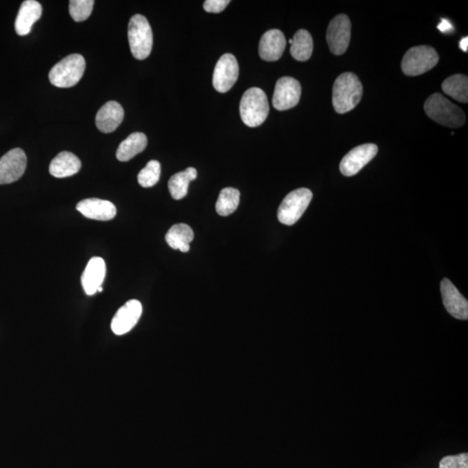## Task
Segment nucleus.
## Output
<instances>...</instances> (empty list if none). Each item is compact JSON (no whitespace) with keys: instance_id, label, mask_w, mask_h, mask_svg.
I'll list each match as a JSON object with an SVG mask.
<instances>
[{"instance_id":"1","label":"nucleus","mask_w":468,"mask_h":468,"mask_svg":"<svg viewBox=\"0 0 468 468\" xmlns=\"http://www.w3.org/2000/svg\"><path fill=\"white\" fill-rule=\"evenodd\" d=\"M362 96L361 81L354 73H343L335 81L332 90V104L338 114H345L354 109Z\"/></svg>"},{"instance_id":"31","label":"nucleus","mask_w":468,"mask_h":468,"mask_svg":"<svg viewBox=\"0 0 468 468\" xmlns=\"http://www.w3.org/2000/svg\"><path fill=\"white\" fill-rule=\"evenodd\" d=\"M458 468H468V454L463 453L457 454Z\"/></svg>"},{"instance_id":"23","label":"nucleus","mask_w":468,"mask_h":468,"mask_svg":"<svg viewBox=\"0 0 468 468\" xmlns=\"http://www.w3.org/2000/svg\"><path fill=\"white\" fill-rule=\"evenodd\" d=\"M196 178L197 171L194 167H188L186 170L174 174L168 181L171 196L177 201L186 197L190 183Z\"/></svg>"},{"instance_id":"27","label":"nucleus","mask_w":468,"mask_h":468,"mask_svg":"<svg viewBox=\"0 0 468 468\" xmlns=\"http://www.w3.org/2000/svg\"><path fill=\"white\" fill-rule=\"evenodd\" d=\"M161 164L159 161L152 160L149 161L146 167L141 170L138 174V183L143 187H154L160 180Z\"/></svg>"},{"instance_id":"4","label":"nucleus","mask_w":468,"mask_h":468,"mask_svg":"<svg viewBox=\"0 0 468 468\" xmlns=\"http://www.w3.org/2000/svg\"><path fill=\"white\" fill-rule=\"evenodd\" d=\"M85 59L80 54H72L52 67L50 82L59 88H70L79 82L85 70Z\"/></svg>"},{"instance_id":"8","label":"nucleus","mask_w":468,"mask_h":468,"mask_svg":"<svg viewBox=\"0 0 468 468\" xmlns=\"http://www.w3.org/2000/svg\"><path fill=\"white\" fill-rule=\"evenodd\" d=\"M352 37V22L348 16L340 14L329 23L326 39L335 55H342L348 49Z\"/></svg>"},{"instance_id":"22","label":"nucleus","mask_w":468,"mask_h":468,"mask_svg":"<svg viewBox=\"0 0 468 468\" xmlns=\"http://www.w3.org/2000/svg\"><path fill=\"white\" fill-rule=\"evenodd\" d=\"M147 136L143 133L131 134L119 145L116 151V158L120 161H129L146 149Z\"/></svg>"},{"instance_id":"28","label":"nucleus","mask_w":468,"mask_h":468,"mask_svg":"<svg viewBox=\"0 0 468 468\" xmlns=\"http://www.w3.org/2000/svg\"><path fill=\"white\" fill-rule=\"evenodd\" d=\"M93 0H72L70 1V14L76 22H83L92 15Z\"/></svg>"},{"instance_id":"33","label":"nucleus","mask_w":468,"mask_h":468,"mask_svg":"<svg viewBox=\"0 0 468 468\" xmlns=\"http://www.w3.org/2000/svg\"><path fill=\"white\" fill-rule=\"evenodd\" d=\"M460 49L463 50V52H467V50H468V38H467V37H466V38H463L462 39L460 40Z\"/></svg>"},{"instance_id":"29","label":"nucleus","mask_w":468,"mask_h":468,"mask_svg":"<svg viewBox=\"0 0 468 468\" xmlns=\"http://www.w3.org/2000/svg\"><path fill=\"white\" fill-rule=\"evenodd\" d=\"M229 4H230L229 0H207L204 2L203 8L207 12L220 13L223 12Z\"/></svg>"},{"instance_id":"18","label":"nucleus","mask_w":468,"mask_h":468,"mask_svg":"<svg viewBox=\"0 0 468 468\" xmlns=\"http://www.w3.org/2000/svg\"><path fill=\"white\" fill-rule=\"evenodd\" d=\"M123 108L119 103L110 101L101 108L96 116V125L101 132L111 133L122 123Z\"/></svg>"},{"instance_id":"11","label":"nucleus","mask_w":468,"mask_h":468,"mask_svg":"<svg viewBox=\"0 0 468 468\" xmlns=\"http://www.w3.org/2000/svg\"><path fill=\"white\" fill-rule=\"evenodd\" d=\"M378 152V147L373 143L360 145L358 147L349 151L345 157L343 158L340 163V171L345 176H353L358 173L360 170L370 161L373 160Z\"/></svg>"},{"instance_id":"7","label":"nucleus","mask_w":468,"mask_h":468,"mask_svg":"<svg viewBox=\"0 0 468 468\" xmlns=\"http://www.w3.org/2000/svg\"><path fill=\"white\" fill-rule=\"evenodd\" d=\"M312 197V192L308 188H298L291 192L278 207V221L286 225H294L307 210Z\"/></svg>"},{"instance_id":"9","label":"nucleus","mask_w":468,"mask_h":468,"mask_svg":"<svg viewBox=\"0 0 468 468\" xmlns=\"http://www.w3.org/2000/svg\"><path fill=\"white\" fill-rule=\"evenodd\" d=\"M301 92L298 80L289 77H281L276 83L272 105L279 111L292 109L299 103Z\"/></svg>"},{"instance_id":"6","label":"nucleus","mask_w":468,"mask_h":468,"mask_svg":"<svg viewBox=\"0 0 468 468\" xmlns=\"http://www.w3.org/2000/svg\"><path fill=\"white\" fill-rule=\"evenodd\" d=\"M438 62L439 56L433 47L416 46L407 50L404 55L402 70L407 76H419L433 69Z\"/></svg>"},{"instance_id":"5","label":"nucleus","mask_w":468,"mask_h":468,"mask_svg":"<svg viewBox=\"0 0 468 468\" xmlns=\"http://www.w3.org/2000/svg\"><path fill=\"white\" fill-rule=\"evenodd\" d=\"M128 38L134 59L144 60L150 55L153 48V32L144 16L136 14L131 18Z\"/></svg>"},{"instance_id":"3","label":"nucleus","mask_w":468,"mask_h":468,"mask_svg":"<svg viewBox=\"0 0 468 468\" xmlns=\"http://www.w3.org/2000/svg\"><path fill=\"white\" fill-rule=\"evenodd\" d=\"M269 102L264 90L250 88L244 93L240 104L241 117L245 125L250 128L261 126L267 120Z\"/></svg>"},{"instance_id":"15","label":"nucleus","mask_w":468,"mask_h":468,"mask_svg":"<svg viewBox=\"0 0 468 468\" xmlns=\"http://www.w3.org/2000/svg\"><path fill=\"white\" fill-rule=\"evenodd\" d=\"M77 210L84 217L101 221L112 220L116 215V207L112 202L97 198L81 201L77 205Z\"/></svg>"},{"instance_id":"25","label":"nucleus","mask_w":468,"mask_h":468,"mask_svg":"<svg viewBox=\"0 0 468 468\" xmlns=\"http://www.w3.org/2000/svg\"><path fill=\"white\" fill-rule=\"evenodd\" d=\"M442 90L458 102H468V79L462 74L451 76L442 83Z\"/></svg>"},{"instance_id":"14","label":"nucleus","mask_w":468,"mask_h":468,"mask_svg":"<svg viewBox=\"0 0 468 468\" xmlns=\"http://www.w3.org/2000/svg\"><path fill=\"white\" fill-rule=\"evenodd\" d=\"M440 292L444 306L449 314L457 319L467 320L468 302L449 279H442L440 283Z\"/></svg>"},{"instance_id":"20","label":"nucleus","mask_w":468,"mask_h":468,"mask_svg":"<svg viewBox=\"0 0 468 468\" xmlns=\"http://www.w3.org/2000/svg\"><path fill=\"white\" fill-rule=\"evenodd\" d=\"M82 167L79 157L68 151H63L54 158L50 164L49 171L56 178H66L79 173Z\"/></svg>"},{"instance_id":"32","label":"nucleus","mask_w":468,"mask_h":468,"mask_svg":"<svg viewBox=\"0 0 468 468\" xmlns=\"http://www.w3.org/2000/svg\"><path fill=\"white\" fill-rule=\"evenodd\" d=\"M438 29L442 32H449L450 30L453 29L452 23H451L449 20L442 19L440 25L438 26Z\"/></svg>"},{"instance_id":"26","label":"nucleus","mask_w":468,"mask_h":468,"mask_svg":"<svg viewBox=\"0 0 468 468\" xmlns=\"http://www.w3.org/2000/svg\"><path fill=\"white\" fill-rule=\"evenodd\" d=\"M240 191L234 187H225L218 195L216 211L221 216H228L237 210L240 204Z\"/></svg>"},{"instance_id":"12","label":"nucleus","mask_w":468,"mask_h":468,"mask_svg":"<svg viewBox=\"0 0 468 468\" xmlns=\"http://www.w3.org/2000/svg\"><path fill=\"white\" fill-rule=\"evenodd\" d=\"M26 154L21 149H13L0 159V185L15 183L25 174Z\"/></svg>"},{"instance_id":"2","label":"nucleus","mask_w":468,"mask_h":468,"mask_svg":"<svg viewBox=\"0 0 468 468\" xmlns=\"http://www.w3.org/2000/svg\"><path fill=\"white\" fill-rule=\"evenodd\" d=\"M427 116L437 123L449 128H459L466 123V114L460 107L436 93L430 96L424 104Z\"/></svg>"},{"instance_id":"10","label":"nucleus","mask_w":468,"mask_h":468,"mask_svg":"<svg viewBox=\"0 0 468 468\" xmlns=\"http://www.w3.org/2000/svg\"><path fill=\"white\" fill-rule=\"evenodd\" d=\"M238 63L232 54H224L218 60L213 76L214 89L220 93L229 92L237 82L238 77Z\"/></svg>"},{"instance_id":"19","label":"nucleus","mask_w":468,"mask_h":468,"mask_svg":"<svg viewBox=\"0 0 468 468\" xmlns=\"http://www.w3.org/2000/svg\"><path fill=\"white\" fill-rule=\"evenodd\" d=\"M42 11V6L38 1L35 0L23 1L15 21L17 34L19 36L29 34L33 25L41 18Z\"/></svg>"},{"instance_id":"17","label":"nucleus","mask_w":468,"mask_h":468,"mask_svg":"<svg viewBox=\"0 0 468 468\" xmlns=\"http://www.w3.org/2000/svg\"><path fill=\"white\" fill-rule=\"evenodd\" d=\"M105 276L106 265L103 259L100 257L90 259L81 278L85 294L89 296L95 295L99 289L102 287Z\"/></svg>"},{"instance_id":"21","label":"nucleus","mask_w":468,"mask_h":468,"mask_svg":"<svg viewBox=\"0 0 468 468\" xmlns=\"http://www.w3.org/2000/svg\"><path fill=\"white\" fill-rule=\"evenodd\" d=\"M194 238V231L186 224L174 225L167 232L166 241L174 250L187 252L190 250V243Z\"/></svg>"},{"instance_id":"13","label":"nucleus","mask_w":468,"mask_h":468,"mask_svg":"<svg viewBox=\"0 0 468 468\" xmlns=\"http://www.w3.org/2000/svg\"><path fill=\"white\" fill-rule=\"evenodd\" d=\"M141 313L143 305L140 301L136 299L128 301L114 316L111 321V329L117 336L126 334L136 325Z\"/></svg>"},{"instance_id":"16","label":"nucleus","mask_w":468,"mask_h":468,"mask_svg":"<svg viewBox=\"0 0 468 468\" xmlns=\"http://www.w3.org/2000/svg\"><path fill=\"white\" fill-rule=\"evenodd\" d=\"M285 46L286 40L283 32L279 30H270L262 36L259 42V56L265 61H278L284 53Z\"/></svg>"},{"instance_id":"30","label":"nucleus","mask_w":468,"mask_h":468,"mask_svg":"<svg viewBox=\"0 0 468 468\" xmlns=\"http://www.w3.org/2000/svg\"><path fill=\"white\" fill-rule=\"evenodd\" d=\"M439 468H458V461L456 456H449L444 457L440 461Z\"/></svg>"},{"instance_id":"24","label":"nucleus","mask_w":468,"mask_h":468,"mask_svg":"<svg viewBox=\"0 0 468 468\" xmlns=\"http://www.w3.org/2000/svg\"><path fill=\"white\" fill-rule=\"evenodd\" d=\"M291 54L298 61H307L312 55V37L306 30H299L292 39Z\"/></svg>"}]
</instances>
